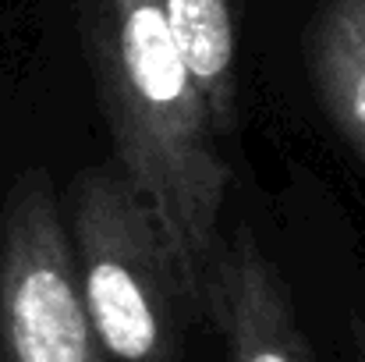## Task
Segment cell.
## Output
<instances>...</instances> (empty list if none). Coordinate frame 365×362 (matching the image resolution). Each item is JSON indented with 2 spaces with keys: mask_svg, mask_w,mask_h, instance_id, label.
I'll list each match as a JSON object with an SVG mask.
<instances>
[{
  "mask_svg": "<svg viewBox=\"0 0 365 362\" xmlns=\"http://www.w3.org/2000/svg\"><path fill=\"white\" fill-rule=\"evenodd\" d=\"M71 256L103 356L178 362L199 313L145 192L107 160L71 181Z\"/></svg>",
  "mask_w": 365,
  "mask_h": 362,
  "instance_id": "obj_2",
  "label": "cell"
},
{
  "mask_svg": "<svg viewBox=\"0 0 365 362\" xmlns=\"http://www.w3.org/2000/svg\"><path fill=\"white\" fill-rule=\"evenodd\" d=\"M312 82L330 124L365 164V0H323L309 29Z\"/></svg>",
  "mask_w": 365,
  "mask_h": 362,
  "instance_id": "obj_5",
  "label": "cell"
},
{
  "mask_svg": "<svg viewBox=\"0 0 365 362\" xmlns=\"http://www.w3.org/2000/svg\"><path fill=\"white\" fill-rule=\"evenodd\" d=\"M206 316L217 323L231 362H309L284 273L248 224H238L217 252Z\"/></svg>",
  "mask_w": 365,
  "mask_h": 362,
  "instance_id": "obj_4",
  "label": "cell"
},
{
  "mask_svg": "<svg viewBox=\"0 0 365 362\" xmlns=\"http://www.w3.org/2000/svg\"><path fill=\"white\" fill-rule=\"evenodd\" d=\"M178 54L210 111L217 135L238 114V0H160Z\"/></svg>",
  "mask_w": 365,
  "mask_h": 362,
  "instance_id": "obj_6",
  "label": "cell"
},
{
  "mask_svg": "<svg viewBox=\"0 0 365 362\" xmlns=\"http://www.w3.org/2000/svg\"><path fill=\"white\" fill-rule=\"evenodd\" d=\"M0 338L7 362H107L82 302L53 185L43 171L21 178L7 203Z\"/></svg>",
  "mask_w": 365,
  "mask_h": 362,
  "instance_id": "obj_3",
  "label": "cell"
},
{
  "mask_svg": "<svg viewBox=\"0 0 365 362\" xmlns=\"http://www.w3.org/2000/svg\"><path fill=\"white\" fill-rule=\"evenodd\" d=\"M348 352L351 362H365V316L359 313L348 316Z\"/></svg>",
  "mask_w": 365,
  "mask_h": 362,
  "instance_id": "obj_7",
  "label": "cell"
},
{
  "mask_svg": "<svg viewBox=\"0 0 365 362\" xmlns=\"http://www.w3.org/2000/svg\"><path fill=\"white\" fill-rule=\"evenodd\" d=\"M114 160L153 203L185 291L206 320V284L224 245L231 171L178 54L160 0H75Z\"/></svg>",
  "mask_w": 365,
  "mask_h": 362,
  "instance_id": "obj_1",
  "label": "cell"
}]
</instances>
